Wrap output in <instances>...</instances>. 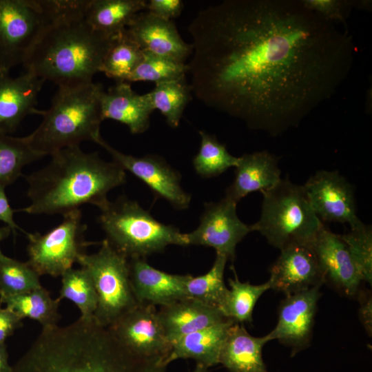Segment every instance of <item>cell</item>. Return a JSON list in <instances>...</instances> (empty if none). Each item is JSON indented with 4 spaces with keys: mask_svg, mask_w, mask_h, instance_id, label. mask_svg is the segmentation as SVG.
I'll use <instances>...</instances> for the list:
<instances>
[{
    "mask_svg": "<svg viewBox=\"0 0 372 372\" xmlns=\"http://www.w3.org/2000/svg\"><path fill=\"white\" fill-rule=\"evenodd\" d=\"M232 269L234 278L228 280L230 288L221 312L225 318L235 322H251L255 304L260 297L271 289V284L269 280L257 285H251L249 282H242L234 267Z\"/></svg>",
    "mask_w": 372,
    "mask_h": 372,
    "instance_id": "cell-32",
    "label": "cell"
},
{
    "mask_svg": "<svg viewBox=\"0 0 372 372\" xmlns=\"http://www.w3.org/2000/svg\"><path fill=\"white\" fill-rule=\"evenodd\" d=\"M260 219L250 225L280 250L290 246L311 247L324 226L313 211L302 185L281 179L272 189L262 192Z\"/></svg>",
    "mask_w": 372,
    "mask_h": 372,
    "instance_id": "cell-7",
    "label": "cell"
},
{
    "mask_svg": "<svg viewBox=\"0 0 372 372\" xmlns=\"http://www.w3.org/2000/svg\"><path fill=\"white\" fill-rule=\"evenodd\" d=\"M42 169L25 176L31 203L17 211L30 214H62L91 204L103 209L107 194L126 181L125 171L97 152L86 153L79 145L51 155Z\"/></svg>",
    "mask_w": 372,
    "mask_h": 372,
    "instance_id": "cell-3",
    "label": "cell"
},
{
    "mask_svg": "<svg viewBox=\"0 0 372 372\" xmlns=\"http://www.w3.org/2000/svg\"><path fill=\"white\" fill-rule=\"evenodd\" d=\"M131 285L138 304L164 307L186 298L189 274H172L149 265L144 258L129 259Z\"/></svg>",
    "mask_w": 372,
    "mask_h": 372,
    "instance_id": "cell-19",
    "label": "cell"
},
{
    "mask_svg": "<svg viewBox=\"0 0 372 372\" xmlns=\"http://www.w3.org/2000/svg\"><path fill=\"white\" fill-rule=\"evenodd\" d=\"M321 221L347 223L351 229L362 222L356 215L354 190L337 171H318L302 185Z\"/></svg>",
    "mask_w": 372,
    "mask_h": 372,
    "instance_id": "cell-14",
    "label": "cell"
},
{
    "mask_svg": "<svg viewBox=\"0 0 372 372\" xmlns=\"http://www.w3.org/2000/svg\"><path fill=\"white\" fill-rule=\"evenodd\" d=\"M14 211L10 207L5 193V187L0 184V220L8 226L15 234L19 227L14 220Z\"/></svg>",
    "mask_w": 372,
    "mask_h": 372,
    "instance_id": "cell-42",
    "label": "cell"
},
{
    "mask_svg": "<svg viewBox=\"0 0 372 372\" xmlns=\"http://www.w3.org/2000/svg\"><path fill=\"white\" fill-rule=\"evenodd\" d=\"M103 120L112 119L127 126L132 134H141L149 126L154 110L148 93L138 94L128 82L116 81L101 96Z\"/></svg>",
    "mask_w": 372,
    "mask_h": 372,
    "instance_id": "cell-21",
    "label": "cell"
},
{
    "mask_svg": "<svg viewBox=\"0 0 372 372\" xmlns=\"http://www.w3.org/2000/svg\"><path fill=\"white\" fill-rule=\"evenodd\" d=\"M107 328L132 354L166 362L172 344L166 337L156 307L138 304Z\"/></svg>",
    "mask_w": 372,
    "mask_h": 372,
    "instance_id": "cell-11",
    "label": "cell"
},
{
    "mask_svg": "<svg viewBox=\"0 0 372 372\" xmlns=\"http://www.w3.org/2000/svg\"><path fill=\"white\" fill-rule=\"evenodd\" d=\"M167 366L163 359L132 354L94 318H79L43 327L12 372H165Z\"/></svg>",
    "mask_w": 372,
    "mask_h": 372,
    "instance_id": "cell-2",
    "label": "cell"
},
{
    "mask_svg": "<svg viewBox=\"0 0 372 372\" xmlns=\"http://www.w3.org/2000/svg\"><path fill=\"white\" fill-rule=\"evenodd\" d=\"M311 247L318 260L324 282H329L348 297L357 296L362 279L340 235L333 233L324 225Z\"/></svg>",
    "mask_w": 372,
    "mask_h": 372,
    "instance_id": "cell-16",
    "label": "cell"
},
{
    "mask_svg": "<svg viewBox=\"0 0 372 372\" xmlns=\"http://www.w3.org/2000/svg\"><path fill=\"white\" fill-rule=\"evenodd\" d=\"M103 91L101 83L93 82L59 87L50 108L40 110L42 122L26 136L32 148L45 156L78 146L83 141L94 142L101 136L103 121L101 109Z\"/></svg>",
    "mask_w": 372,
    "mask_h": 372,
    "instance_id": "cell-5",
    "label": "cell"
},
{
    "mask_svg": "<svg viewBox=\"0 0 372 372\" xmlns=\"http://www.w3.org/2000/svg\"><path fill=\"white\" fill-rule=\"evenodd\" d=\"M11 232V229L7 225L0 227V243L3 240L8 237ZM5 255L3 254L0 247V258H2Z\"/></svg>",
    "mask_w": 372,
    "mask_h": 372,
    "instance_id": "cell-44",
    "label": "cell"
},
{
    "mask_svg": "<svg viewBox=\"0 0 372 372\" xmlns=\"http://www.w3.org/2000/svg\"><path fill=\"white\" fill-rule=\"evenodd\" d=\"M304 5L324 19L345 24L355 1L341 0H302Z\"/></svg>",
    "mask_w": 372,
    "mask_h": 372,
    "instance_id": "cell-38",
    "label": "cell"
},
{
    "mask_svg": "<svg viewBox=\"0 0 372 372\" xmlns=\"http://www.w3.org/2000/svg\"><path fill=\"white\" fill-rule=\"evenodd\" d=\"M86 0H58V12L23 63L28 72L58 87L92 83L112 37L83 16Z\"/></svg>",
    "mask_w": 372,
    "mask_h": 372,
    "instance_id": "cell-4",
    "label": "cell"
},
{
    "mask_svg": "<svg viewBox=\"0 0 372 372\" xmlns=\"http://www.w3.org/2000/svg\"><path fill=\"white\" fill-rule=\"evenodd\" d=\"M280 251L270 269L271 289L289 296L324 283L311 247L295 245Z\"/></svg>",
    "mask_w": 372,
    "mask_h": 372,
    "instance_id": "cell-18",
    "label": "cell"
},
{
    "mask_svg": "<svg viewBox=\"0 0 372 372\" xmlns=\"http://www.w3.org/2000/svg\"><path fill=\"white\" fill-rule=\"evenodd\" d=\"M58 298L73 302L81 312V318H94L97 307V295L92 278L85 268H71L61 276V287Z\"/></svg>",
    "mask_w": 372,
    "mask_h": 372,
    "instance_id": "cell-33",
    "label": "cell"
},
{
    "mask_svg": "<svg viewBox=\"0 0 372 372\" xmlns=\"http://www.w3.org/2000/svg\"><path fill=\"white\" fill-rule=\"evenodd\" d=\"M200 145L198 152L193 158L196 173L203 178L218 176L229 167H236L238 157L232 156L225 145L215 136L199 131Z\"/></svg>",
    "mask_w": 372,
    "mask_h": 372,
    "instance_id": "cell-34",
    "label": "cell"
},
{
    "mask_svg": "<svg viewBox=\"0 0 372 372\" xmlns=\"http://www.w3.org/2000/svg\"><path fill=\"white\" fill-rule=\"evenodd\" d=\"M278 158L267 151L246 154L238 157L235 178L226 189L225 197L238 203L247 194L268 191L281 180Z\"/></svg>",
    "mask_w": 372,
    "mask_h": 372,
    "instance_id": "cell-22",
    "label": "cell"
},
{
    "mask_svg": "<svg viewBox=\"0 0 372 372\" xmlns=\"http://www.w3.org/2000/svg\"><path fill=\"white\" fill-rule=\"evenodd\" d=\"M9 72L0 68V133L6 134L15 131L26 116L39 114L37 97L45 82L28 72L14 78Z\"/></svg>",
    "mask_w": 372,
    "mask_h": 372,
    "instance_id": "cell-20",
    "label": "cell"
},
{
    "mask_svg": "<svg viewBox=\"0 0 372 372\" xmlns=\"http://www.w3.org/2000/svg\"><path fill=\"white\" fill-rule=\"evenodd\" d=\"M158 313L171 344L184 335L229 319L218 309L190 298L161 307Z\"/></svg>",
    "mask_w": 372,
    "mask_h": 372,
    "instance_id": "cell-23",
    "label": "cell"
},
{
    "mask_svg": "<svg viewBox=\"0 0 372 372\" xmlns=\"http://www.w3.org/2000/svg\"><path fill=\"white\" fill-rule=\"evenodd\" d=\"M39 276L27 262L0 258V301L41 287Z\"/></svg>",
    "mask_w": 372,
    "mask_h": 372,
    "instance_id": "cell-35",
    "label": "cell"
},
{
    "mask_svg": "<svg viewBox=\"0 0 372 372\" xmlns=\"http://www.w3.org/2000/svg\"><path fill=\"white\" fill-rule=\"evenodd\" d=\"M321 286L286 296L278 308L277 324L267 334L270 341L278 340L291 347L292 355L309 347Z\"/></svg>",
    "mask_w": 372,
    "mask_h": 372,
    "instance_id": "cell-15",
    "label": "cell"
},
{
    "mask_svg": "<svg viewBox=\"0 0 372 372\" xmlns=\"http://www.w3.org/2000/svg\"><path fill=\"white\" fill-rule=\"evenodd\" d=\"M355 262L362 281L371 285L372 280V230L363 223L340 235Z\"/></svg>",
    "mask_w": 372,
    "mask_h": 372,
    "instance_id": "cell-37",
    "label": "cell"
},
{
    "mask_svg": "<svg viewBox=\"0 0 372 372\" xmlns=\"http://www.w3.org/2000/svg\"><path fill=\"white\" fill-rule=\"evenodd\" d=\"M227 260L225 256L216 254L212 267L206 273L196 277L191 275L185 285L187 297L197 300L221 312L229 291L224 281Z\"/></svg>",
    "mask_w": 372,
    "mask_h": 372,
    "instance_id": "cell-28",
    "label": "cell"
},
{
    "mask_svg": "<svg viewBox=\"0 0 372 372\" xmlns=\"http://www.w3.org/2000/svg\"><path fill=\"white\" fill-rule=\"evenodd\" d=\"M360 302L358 315L360 322L367 333L372 332V298L369 291L360 289L357 295Z\"/></svg>",
    "mask_w": 372,
    "mask_h": 372,
    "instance_id": "cell-41",
    "label": "cell"
},
{
    "mask_svg": "<svg viewBox=\"0 0 372 372\" xmlns=\"http://www.w3.org/2000/svg\"><path fill=\"white\" fill-rule=\"evenodd\" d=\"M23 326L22 319L8 307H0V343L10 337Z\"/></svg>",
    "mask_w": 372,
    "mask_h": 372,
    "instance_id": "cell-40",
    "label": "cell"
},
{
    "mask_svg": "<svg viewBox=\"0 0 372 372\" xmlns=\"http://www.w3.org/2000/svg\"><path fill=\"white\" fill-rule=\"evenodd\" d=\"M58 8V0H0L1 68L23 64Z\"/></svg>",
    "mask_w": 372,
    "mask_h": 372,
    "instance_id": "cell-8",
    "label": "cell"
},
{
    "mask_svg": "<svg viewBox=\"0 0 372 372\" xmlns=\"http://www.w3.org/2000/svg\"><path fill=\"white\" fill-rule=\"evenodd\" d=\"M43 157L30 146L26 136L14 137L0 133V184H12L23 168Z\"/></svg>",
    "mask_w": 372,
    "mask_h": 372,
    "instance_id": "cell-31",
    "label": "cell"
},
{
    "mask_svg": "<svg viewBox=\"0 0 372 372\" xmlns=\"http://www.w3.org/2000/svg\"><path fill=\"white\" fill-rule=\"evenodd\" d=\"M146 6L145 0H86L83 16L93 29L113 37L123 32Z\"/></svg>",
    "mask_w": 372,
    "mask_h": 372,
    "instance_id": "cell-26",
    "label": "cell"
},
{
    "mask_svg": "<svg viewBox=\"0 0 372 372\" xmlns=\"http://www.w3.org/2000/svg\"><path fill=\"white\" fill-rule=\"evenodd\" d=\"M236 205L227 197L219 202L205 203L198 227L185 234L187 246L212 247L216 254L234 260L238 243L251 231L250 225L239 219Z\"/></svg>",
    "mask_w": 372,
    "mask_h": 372,
    "instance_id": "cell-12",
    "label": "cell"
},
{
    "mask_svg": "<svg viewBox=\"0 0 372 372\" xmlns=\"http://www.w3.org/2000/svg\"><path fill=\"white\" fill-rule=\"evenodd\" d=\"M130 37L144 52L185 63L192 48L182 39L172 21L144 10L126 28Z\"/></svg>",
    "mask_w": 372,
    "mask_h": 372,
    "instance_id": "cell-17",
    "label": "cell"
},
{
    "mask_svg": "<svg viewBox=\"0 0 372 372\" xmlns=\"http://www.w3.org/2000/svg\"><path fill=\"white\" fill-rule=\"evenodd\" d=\"M191 86L186 75L160 82L148 92L154 110L165 116L167 124L176 128L179 125L184 110L189 101Z\"/></svg>",
    "mask_w": 372,
    "mask_h": 372,
    "instance_id": "cell-29",
    "label": "cell"
},
{
    "mask_svg": "<svg viewBox=\"0 0 372 372\" xmlns=\"http://www.w3.org/2000/svg\"><path fill=\"white\" fill-rule=\"evenodd\" d=\"M208 368L201 364L196 363V367L193 372H207Z\"/></svg>",
    "mask_w": 372,
    "mask_h": 372,
    "instance_id": "cell-45",
    "label": "cell"
},
{
    "mask_svg": "<svg viewBox=\"0 0 372 372\" xmlns=\"http://www.w3.org/2000/svg\"><path fill=\"white\" fill-rule=\"evenodd\" d=\"M62 222L46 234L25 233L28 244L27 263L39 275L61 276L72 268L92 244L85 239L87 225L77 209L63 215Z\"/></svg>",
    "mask_w": 372,
    "mask_h": 372,
    "instance_id": "cell-10",
    "label": "cell"
},
{
    "mask_svg": "<svg viewBox=\"0 0 372 372\" xmlns=\"http://www.w3.org/2000/svg\"><path fill=\"white\" fill-rule=\"evenodd\" d=\"M101 245L96 253L84 254L78 263L87 271L96 289L94 319L99 325L109 327L138 303L131 285L129 260L106 240Z\"/></svg>",
    "mask_w": 372,
    "mask_h": 372,
    "instance_id": "cell-9",
    "label": "cell"
},
{
    "mask_svg": "<svg viewBox=\"0 0 372 372\" xmlns=\"http://www.w3.org/2000/svg\"><path fill=\"white\" fill-rule=\"evenodd\" d=\"M143 56V52L130 37L125 29L112 38L101 72L116 81L127 82Z\"/></svg>",
    "mask_w": 372,
    "mask_h": 372,
    "instance_id": "cell-30",
    "label": "cell"
},
{
    "mask_svg": "<svg viewBox=\"0 0 372 372\" xmlns=\"http://www.w3.org/2000/svg\"><path fill=\"white\" fill-rule=\"evenodd\" d=\"M104 148L118 164L145 183L154 196L168 201L174 208L188 207L191 196L180 185V175L165 160L157 155L136 157L123 154L110 145L101 136L94 141Z\"/></svg>",
    "mask_w": 372,
    "mask_h": 372,
    "instance_id": "cell-13",
    "label": "cell"
},
{
    "mask_svg": "<svg viewBox=\"0 0 372 372\" xmlns=\"http://www.w3.org/2000/svg\"><path fill=\"white\" fill-rule=\"evenodd\" d=\"M183 8L181 0H150L147 1L145 10L161 19L172 21L180 15Z\"/></svg>",
    "mask_w": 372,
    "mask_h": 372,
    "instance_id": "cell-39",
    "label": "cell"
},
{
    "mask_svg": "<svg viewBox=\"0 0 372 372\" xmlns=\"http://www.w3.org/2000/svg\"><path fill=\"white\" fill-rule=\"evenodd\" d=\"M234 323V320L227 319L175 340L172 343L167 364L177 359H193L207 368L219 364L223 344Z\"/></svg>",
    "mask_w": 372,
    "mask_h": 372,
    "instance_id": "cell-24",
    "label": "cell"
},
{
    "mask_svg": "<svg viewBox=\"0 0 372 372\" xmlns=\"http://www.w3.org/2000/svg\"><path fill=\"white\" fill-rule=\"evenodd\" d=\"M0 372H12V366L9 364V355L5 343H0Z\"/></svg>",
    "mask_w": 372,
    "mask_h": 372,
    "instance_id": "cell-43",
    "label": "cell"
},
{
    "mask_svg": "<svg viewBox=\"0 0 372 372\" xmlns=\"http://www.w3.org/2000/svg\"><path fill=\"white\" fill-rule=\"evenodd\" d=\"M188 32L196 97L273 136L329 99L354 60L348 32L302 0H225L199 11Z\"/></svg>",
    "mask_w": 372,
    "mask_h": 372,
    "instance_id": "cell-1",
    "label": "cell"
},
{
    "mask_svg": "<svg viewBox=\"0 0 372 372\" xmlns=\"http://www.w3.org/2000/svg\"><path fill=\"white\" fill-rule=\"evenodd\" d=\"M187 72L185 63L143 52L142 60L127 82L150 81L156 84L187 75Z\"/></svg>",
    "mask_w": 372,
    "mask_h": 372,
    "instance_id": "cell-36",
    "label": "cell"
},
{
    "mask_svg": "<svg viewBox=\"0 0 372 372\" xmlns=\"http://www.w3.org/2000/svg\"><path fill=\"white\" fill-rule=\"evenodd\" d=\"M60 300L53 299L42 286L30 291L10 296L0 301L14 311L21 319L37 321L43 328L57 325L60 319Z\"/></svg>",
    "mask_w": 372,
    "mask_h": 372,
    "instance_id": "cell-27",
    "label": "cell"
},
{
    "mask_svg": "<svg viewBox=\"0 0 372 372\" xmlns=\"http://www.w3.org/2000/svg\"><path fill=\"white\" fill-rule=\"evenodd\" d=\"M269 341L267 335L252 336L242 324L235 322L223 344L219 363L230 372H269L262 360V349Z\"/></svg>",
    "mask_w": 372,
    "mask_h": 372,
    "instance_id": "cell-25",
    "label": "cell"
},
{
    "mask_svg": "<svg viewBox=\"0 0 372 372\" xmlns=\"http://www.w3.org/2000/svg\"><path fill=\"white\" fill-rule=\"evenodd\" d=\"M105 240L128 260L163 252L170 245L187 246L185 234L156 220L135 200L121 196L101 209Z\"/></svg>",
    "mask_w": 372,
    "mask_h": 372,
    "instance_id": "cell-6",
    "label": "cell"
}]
</instances>
